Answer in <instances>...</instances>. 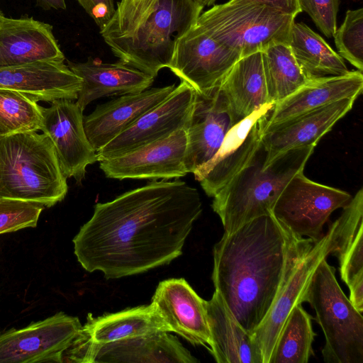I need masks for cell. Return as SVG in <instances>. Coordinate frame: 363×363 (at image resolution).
Wrapping results in <instances>:
<instances>
[{
    "label": "cell",
    "instance_id": "1",
    "mask_svg": "<svg viewBox=\"0 0 363 363\" xmlns=\"http://www.w3.org/2000/svg\"><path fill=\"white\" fill-rule=\"evenodd\" d=\"M202 212L198 190L186 182L153 180L98 203L73 239L82 267L116 279L169 263L182 253Z\"/></svg>",
    "mask_w": 363,
    "mask_h": 363
},
{
    "label": "cell",
    "instance_id": "2",
    "mask_svg": "<svg viewBox=\"0 0 363 363\" xmlns=\"http://www.w3.org/2000/svg\"><path fill=\"white\" fill-rule=\"evenodd\" d=\"M294 235L274 216L257 217L213 247L212 280L243 329L252 334L280 289Z\"/></svg>",
    "mask_w": 363,
    "mask_h": 363
},
{
    "label": "cell",
    "instance_id": "3",
    "mask_svg": "<svg viewBox=\"0 0 363 363\" xmlns=\"http://www.w3.org/2000/svg\"><path fill=\"white\" fill-rule=\"evenodd\" d=\"M203 9L194 0H121L100 34L119 61L155 77Z\"/></svg>",
    "mask_w": 363,
    "mask_h": 363
},
{
    "label": "cell",
    "instance_id": "4",
    "mask_svg": "<svg viewBox=\"0 0 363 363\" xmlns=\"http://www.w3.org/2000/svg\"><path fill=\"white\" fill-rule=\"evenodd\" d=\"M314 146L292 148L267 163L262 145L250 162L213 198L212 208L230 234L249 221L272 213L282 190L298 172L303 171Z\"/></svg>",
    "mask_w": 363,
    "mask_h": 363
},
{
    "label": "cell",
    "instance_id": "5",
    "mask_svg": "<svg viewBox=\"0 0 363 363\" xmlns=\"http://www.w3.org/2000/svg\"><path fill=\"white\" fill-rule=\"evenodd\" d=\"M55 147L44 133L0 137V197L51 207L68 190Z\"/></svg>",
    "mask_w": 363,
    "mask_h": 363
},
{
    "label": "cell",
    "instance_id": "6",
    "mask_svg": "<svg viewBox=\"0 0 363 363\" xmlns=\"http://www.w3.org/2000/svg\"><path fill=\"white\" fill-rule=\"evenodd\" d=\"M335 269L323 259L316 269L303 301L315 311L325 339V363H363V316L340 288Z\"/></svg>",
    "mask_w": 363,
    "mask_h": 363
},
{
    "label": "cell",
    "instance_id": "7",
    "mask_svg": "<svg viewBox=\"0 0 363 363\" xmlns=\"http://www.w3.org/2000/svg\"><path fill=\"white\" fill-rule=\"evenodd\" d=\"M295 18L259 4L228 1L201 13L195 23L242 57L272 44H289Z\"/></svg>",
    "mask_w": 363,
    "mask_h": 363
},
{
    "label": "cell",
    "instance_id": "8",
    "mask_svg": "<svg viewBox=\"0 0 363 363\" xmlns=\"http://www.w3.org/2000/svg\"><path fill=\"white\" fill-rule=\"evenodd\" d=\"M335 226L334 221L316 241L294 235L280 289L266 316L251 334L261 352L263 363H269L289 314L297 305L304 302L305 294L316 269L332 254Z\"/></svg>",
    "mask_w": 363,
    "mask_h": 363
},
{
    "label": "cell",
    "instance_id": "9",
    "mask_svg": "<svg viewBox=\"0 0 363 363\" xmlns=\"http://www.w3.org/2000/svg\"><path fill=\"white\" fill-rule=\"evenodd\" d=\"M351 198L345 191L311 180L301 171L285 186L272 214L296 237L316 241L324 235L323 226L331 213Z\"/></svg>",
    "mask_w": 363,
    "mask_h": 363
},
{
    "label": "cell",
    "instance_id": "10",
    "mask_svg": "<svg viewBox=\"0 0 363 363\" xmlns=\"http://www.w3.org/2000/svg\"><path fill=\"white\" fill-rule=\"evenodd\" d=\"M168 333L160 331L105 344L93 343L77 335L65 352L63 362H199L176 337Z\"/></svg>",
    "mask_w": 363,
    "mask_h": 363
},
{
    "label": "cell",
    "instance_id": "11",
    "mask_svg": "<svg viewBox=\"0 0 363 363\" xmlns=\"http://www.w3.org/2000/svg\"><path fill=\"white\" fill-rule=\"evenodd\" d=\"M82 328L77 317L60 312L21 329L0 330V363L63 362Z\"/></svg>",
    "mask_w": 363,
    "mask_h": 363
},
{
    "label": "cell",
    "instance_id": "12",
    "mask_svg": "<svg viewBox=\"0 0 363 363\" xmlns=\"http://www.w3.org/2000/svg\"><path fill=\"white\" fill-rule=\"evenodd\" d=\"M275 103H268L229 130L213 158L193 174L205 193L213 197L252 160Z\"/></svg>",
    "mask_w": 363,
    "mask_h": 363
},
{
    "label": "cell",
    "instance_id": "13",
    "mask_svg": "<svg viewBox=\"0 0 363 363\" xmlns=\"http://www.w3.org/2000/svg\"><path fill=\"white\" fill-rule=\"evenodd\" d=\"M240 58L194 23L177 40L168 68L196 93L207 94L221 84Z\"/></svg>",
    "mask_w": 363,
    "mask_h": 363
},
{
    "label": "cell",
    "instance_id": "14",
    "mask_svg": "<svg viewBox=\"0 0 363 363\" xmlns=\"http://www.w3.org/2000/svg\"><path fill=\"white\" fill-rule=\"evenodd\" d=\"M196 96L194 88L181 81L163 101L96 151L98 162L162 140L180 129L186 130Z\"/></svg>",
    "mask_w": 363,
    "mask_h": 363
},
{
    "label": "cell",
    "instance_id": "15",
    "mask_svg": "<svg viewBox=\"0 0 363 363\" xmlns=\"http://www.w3.org/2000/svg\"><path fill=\"white\" fill-rule=\"evenodd\" d=\"M42 115L40 130L52 143L64 174L81 184L86 167L98 162L84 130L83 111L76 102L59 99L42 106Z\"/></svg>",
    "mask_w": 363,
    "mask_h": 363
},
{
    "label": "cell",
    "instance_id": "16",
    "mask_svg": "<svg viewBox=\"0 0 363 363\" xmlns=\"http://www.w3.org/2000/svg\"><path fill=\"white\" fill-rule=\"evenodd\" d=\"M186 142V129H180L162 140L102 160L99 167L106 177L119 180L179 178L188 174Z\"/></svg>",
    "mask_w": 363,
    "mask_h": 363
},
{
    "label": "cell",
    "instance_id": "17",
    "mask_svg": "<svg viewBox=\"0 0 363 363\" xmlns=\"http://www.w3.org/2000/svg\"><path fill=\"white\" fill-rule=\"evenodd\" d=\"M219 86L207 94L196 93L186 130L184 164L188 173L193 174L213 158L235 125Z\"/></svg>",
    "mask_w": 363,
    "mask_h": 363
},
{
    "label": "cell",
    "instance_id": "18",
    "mask_svg": "<svg viewBox=\"0 0 363 363\" xmlns=\"http://www.w3.org/2000/svg\"><path fill=\"white\" fill-rule=\"evenodd\" d=\"M82 84L64 61L0 66V89L18 91L36 102L77 99Z\"/></svg>",
    "mask_w": 363,
    "mask_h": 363
},
{
    "label": "cell",
    "instance_id": "19",
    "mask_svg": "<svg viewBox=\"0 0 363 363\" xmlns=\"http://www.w3.org/2000/svg\"><path fill=\"white\" fill-rule=\"evenodd\" d=\"M357 99L336 101L284 121L267 125L262 144L269 162L279 154L303 146H315L352 108Z\"/></svg>",
    "mask_w": 363,
    "mask_h": 363
},
{
    "label": "cell",
    "instance_id": "20",
    "mask_svg": "<svg viewBox=\"0 0 363 363\" xmlns=\"http://www.w3.org/2000/svg\"><path fill=\"white\" fill-rule=\"evenodd\" d=\"M152 303L172 332L179 334L192 345H203L210 350L206 301L185 279H170L160 282Z\"/></svg>",
    "mask_w": 363,
    "mask_h": 363
},
{
    "label": "cell",
    "instance_id": "21",
    "mask_svg": "<svg viewBox=\"0 0 363 363\" xmlns=\"http://www.w3.org/2000/svg\"><path fill=\"white\" fill-rule=\"evenodd\" d=\"M175 84L149 88L96 106L84 116V130L90 143L98 151L128 128L143 114L163 101L174 90Z\"/></svg>",
    "mask_w": 363,
    "mask_h": 363
},
{
    "label": "cell",
    "instance_id": "22",
    "mask_svg": "<svg viewBox=\"0 0 363 363\" xmlns=\"http://www.w3.org/2000/svg\"><path fill=\"white\" fill-rule=\"evenodd\" d=\"M65 60L51 25L32 17L2 18L0 66Z\"/></svg>",
    "mask_w": 363,
    "mask_h": 363
},
{
    "label": "cell",
    "instance_id": "23",
    "mask_svg": "<svg viewBox=\"0 0 363 363\" xmlns=\"http://www.w3.org/2000/svg\"><path fill=\"white\" fill-rule=\"evenodd\" d=\"M67 65L82 80L76 101L82 111L99 98L136 94L146 90L155 79L121 61L104 63L90 57L83 62L68 61Z\"/></svg>",
    "mask_w": 363,
    "mask_h": 363
},
{
    "label": "cell",
    "instance_id": "24",
    "mask_svg": "<svg viewBox=\"0 0 363 363\" xmlns=\"http://www.w3.org/2000/svg\"><path fill=\"white\" fill-rule=\"evenodd\" d=\"M210 331V352L218 363H263L250 334L238 323L216 291L206 301Z\"/></svg>",
    "mask_w": 363,
    "mask_h": 363
},
{
    "label": "cell",
    "instance_id": "25",
    "mask_svg": "<svg viewBox=\"0 0 363 363\" xmlns=\"http://www.w3.org/2000/svg\"><path fill=\"white\" fill-rule=\"evenodd\" d=\"M362 89L363 74L359 70L310 80L275 104L267 125L284 121L338 100L357 99Z\"/></svg>",
    "mask_w": 363,
    "mask_h": 363
},
{
    "label": "cell",
    "instance_id": "26",
    "mask_svg": "<svg viewBox=\"0 0 363 363\" xmlns=\"http://www.w3.org/2000/svg\"><path fill=\"white\" fill-rule=\"evenodd\" d=\"M219 87L225 99L234 124L270 103L262 51L240 57Z\"/></svg>",
    "mask_w": 363,
    "mask_h": 363
},
{
    "label": "cell",
    "instance_id": "27",
    "mask_svg": "<svg viewBox=\"0 0 363 363\" xmlns=\"http://www.w3.org/2000/svg\"><path fill=\"white\" fill-rule=\"evenodd\" d=\"M160 331L172 332L151 303L97 318L89 314L78 335L93 343L105 344Z\"/></svg>",
    "mask_w": 363,
    "mask_h": 363
},
{
    "label": "cell",
    "instance_id": "28",
    "mask_svg": "<svg viewBox=\"0 0 363 363\" xmlns=\"http://www.w3.org/2000/svg\"><path fill=\"white\" fill-rule=\"evenodd\" d=\"M334 247L342 281L350 288L363 283V189L342 207L335 220Z\"/></svg>",
    "mask_w": 363,
    "mask_h": 363
},
{
    "label": "cell",
    "instance_id": "29",
    "mask_svg": "<svg viewBox=\"0 0 363 363\" xmlns=\"http://www.w3.org/2000/svg\"><path fill=\"white\" fill-rule=\"evenodd\" d=\"M289 45L308 80L344 75L350 72L343 58L302 22H294Z\"/></svg>",
    "mask_w": 363,
    "mask_h": 363
},
{
    "label": "cell",
    "instance_id": "30",
    "mask_svg": "<svg viewBox=\"0 0 363 363\" xmlns=\"http://www.w3.org/2000/svg\"><path fill=\"white\" fill-rule=\"evenodd\" d=\"M269 101L277 103L308 80L297 63L289 44H272L262 51Z\"/></svg>",
    "mask_w": 363,
    "mask_h": 363
},
{
    "label": "cell",
    "instance_id": "31",
    "mask_svg": "<svg viewBox=\"0 0 363 363\" xmlns=\"http://www.w3.org/2000/svg\"><path fill=\"white\" fill-rule=\"evenodd\" d=\"M312 317L297 305L289 314L275 345L269 363H307L313 354L316 335Z\"/></svg>",
    "mask_w": 363,
    "mask_h": 363
},
{
    "label": "cell",
    "instance_id": "32",
    "mask_svg": "<svg viewBox=\"0 0 363 363\" xmlns=\"http://www.w3.org/2000/svg\"><path fill=\"white\" fill-rule=\"evenodd\" d=\"M42 121L38 102L18 91L0 89V137L37 132Z\"/></svg>",
    "mask_w": 363,
    "mask_h": 363
},
{
    "label": "cell",
    "instance_id": "33",
    "mask_svg": "<svg viewBox=\"0 0 363 363\" xmlns=\"http://www.w3.org/2000/svg\"><path fill=\"white\" fill-rule=\"evenodd\" d=\"M338 54L359 72L363 71V9H348L333 34Z\"/></svg>",
    "mask_w": 363,
    "mask_h": 363
},
{
    "label": "cell",
    "instance_id": "34",
    "mask_svg": "<svg viewBox=\"0 0 363 363\" xmlns=\"http://www.w3.org/2000/svg\"><path fill=\"white\" fill-rule=\"evenodd\" d=\"M44 207L35 202L0 197V234L35 227Z\"/></svg>",
    "mask_w": 363,
    "mask_h": 363
},
{
    "label": "cell",
    "instance_id": "35",
    "mask_svg": "<svg viewBox=\"0 0 363 363\" xmlns=\"http://www.w3.org/2000/svg\"><path fill=\"white\" fill-rule=\"evenodd\" d=\"M300 9L313 20L316 27L328 38L337 29L339 0H298Z\"/></svg>",
    "mask_w": 363,
    "mask_h": 363
},
{
    "label": "cell",
    "instance_id": "36",
    "mask_svg": "<svg viewBox=\"0 0 363 363\" xmlns=\"http://www.w3.org/2000/svg\"><path fill=\"white\" fill-rule=\"evenodd\" d=\"M80 6L101 29L113 15V0H77Z\"/></svg>",
    "mask_w": 363,
    "mask_h": 363
},
{
    "label": "cell",
    "instance_id": "37",
    "mask_svg": "<svg viewBox=\"0 0 363 363\" xmlns=\"http://www.w3.org/2000/svg\"><path fill=\"white\" fill-rule=\"evenodd\" d=\"M228 2L259 4L295 17L301 12L298 0H229Z\"/></svg>",
    "mask_w": 363,
    "mask_h": 363
},
{
    "label": "cell",
    "instance_id": "38",
    "mask_svg": "<svg viewBox=\"0 0 363 363\" xmlns=\"http://www.w3.org/2000/svg\"><path fill=\"white\" fill-rule=\"evenodd\" d=\"M36 4L45 11L50 9H66L65 0H36Z\"/></svg>",
    "mask_w": 363,
    "mask_h": 363
},
{
    "label": "cell",
    "instance_id": "39",
    "mask_svg": "<svg viewBox=\"0 0 363 363\" xmlns=\"http://www.w3.org/2000/svg\"><path fill=\"white\" fill-rule=\"evenodd\" d=\"M199 5L202 6L203 8L205 6H210L213 5L216 0H194Z\"/></svg>",
    "mask_w": 363,
    "mask_h": 363
},
{
    "label": "cell",
    "instance_id": "40",
    "mask_svg": "<svg viewBox=\"0 0 363 363\" xmlns=\"http://www.w3.org/2000/svg\"><path fill=\"white\" fill-rule=\"evenodd\" d=\"M4 16L3 13H2V11L0 10V22H1V19H2V18H3Z\"/></svg>",
    "mask_w": 363,
    "mask_h": 363
}]
</instances>
